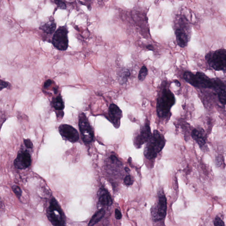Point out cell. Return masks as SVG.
Listing matches in <instances>:
<instances>
[{
    "label": "cell",
    "instance_id": "obj_31",
    "mask_svg": "<svg viewBox=\"0 0 226 226\" xmlns=\"http://www.w3.org/2000/svg\"><path fill=\"white\" fill-rule=\"evenodd\" d=\"M175 84H176V85L178 86V87H179V86H180V83L179 82V81H175Z\"/></svg>",
    "mask_w": 226,
    "mask_h": 226
},
{
    "label": "cell",
    "instance_id": "obj_3",
    "mask_svg": "<svg viewBox=\"0 0 226 226\" xmlns=\"http://www.w3.org/2000/svg\"><path fill=\"white\" fill-rule=\"evenodd\" d=\"M165 142L164 136L158 130L154 131L152 137L145 148L144 151L145 157L149 160L156 158L165 147Z\"/></svg>",
    "mask_w": 226,
    "mask_h": 226
},
{
    "label": "cell",
    "instance_id": "obj_13",
    "mask_svg": "<svg viewBox=\"0 0 226 226\" xmlns=\"http://www.w3.org/2000/svg\"><path fill=\"white\" fill-rule=\"evenodd\" d=\"M152 136L151 129L148 122H146L145 125L141 128L139 133L135 139V145L137 147H141V146L149 141Z\"/></svg>",
    "mask_w": 226,
    "mask_h": 226
},
{
    "label": "cell",
    "instance_id": "obj_2",
    "mask_svg": "<svg viewBox=\"0 0 226 226\" xmlns=\"http://www.w3.org/2000/svg\"><path fill=\"white\" fill-rule=\"evenodd\" d=\"M175 103V96L168 87H165L161 91L157 100V110L158 116L162 119H169L171 110Z\"/></svg>",
    "mask_w": 226,
    "mask_h": 226
},
{
    "label": "cell",
    "instance_id": "obj_5",
    "mask_svg": "<svg viewBox=\"0 0 226 226\" xmlns=\"http://www.w3.org/2000/svg\"><path fill=\"white\" fill-rule=\"evenodd\" d=\"M208 65L216 71L226 72V50L220 49L209 52L205 56Z\"/></svg>",
    "mask_w": 226,
    "mask_h": 226
},
{
    "label": "cell",
    "instance_id": "obj_4",
    "mask_svg": "<svg viewBox=\"0 0 226 226\" xmlns=\"http://www.w3.org/2000/svg\"><path fill=\"white\" fill-rule=\"evenodd\" d=\"M183 78L186 82L195 88L212 89V79L210 78L203 72H197L194 74L191 72H185Z\"/></svg>",
    "mask_w": 226,
    "mask_h": 226
},
{
    "label": "cell",
    "instance_id": "obj_19",
    "mask_svg": "<svg viewBox=\"0 0 226 226\" xmlns=\"http://www.w3.org/2000/svg\"><path fill=\"white\" fill-rule=\"evenodd\" d=\"M53 107L57 110H62L64 109V103L60 95L54 98L52 100Z\"/></svg>",
    "mask_w": 226,
    "mask_h": 226
},
{
    "label": "cell",
    "instance_id": "obj_7",
    "mask_svg": "<svg viewBox=\"0 0 226 226\" xmlns=\"http://www.w3.org/2000/svg\"><path fill=\"white\" fill-rule=\"evenodd\" d=\"M67 28L65 26L60 27L55 31L52 38V44L60 50H66L68 47Z\"/></svg>",
    "mask_w": 226,
    "mask_h": 226
},
{
    "label": "cell",
    "instance_id": "obj_10",
    "mask_svg": "<svg viewBox=\"0 0 226 226\" xmlns=\"http://www.w3.org/2000/svg\"><path fill=\"white\" fill-rule=\"evenodd\" d=\"M212 89L216 93L220 103L226 105V80L215 78L212 79Z\"/></svg>",
    "mask_w": 226,
    "mask_h": 226
},
{
    "label": "cell",
    "instance_id": "obj_29",
    "mask_svg": "<svg viewBox=\"0 0 226 226\" xmlns=\"http://www.w3.org/2000/svg\"><path fill=\"white\" fill-rule=\"evenodd\" d=\"M53 81L51 80H48L45 82L44 84V87L45 89H48L50 86L52 85Z\"/></svg>",
    "mask_w": 226,
    "mask_h": 226
},
{
    "label": "cell",
    "instance_id": "obj_12",
    "mask_svg": "<svg viewBox=\"0 0 226 226\" xmlns=\"http://www.w3.org/2000/svg\"><path fill=\"white\" fill-rule=\"evenodd\" d=\"M31 155L27 151L19 152L17 158L14 161V165L17 169H25L31 165Z\"/></svg>",
    "mask_w": 226,
    "mask_h": 226
},
{
    "label": "cell",
    "instance_id": "obj_14",
    "mask_svg": "<svg viewBox=\"0 0 226 226\" xmlns=\"http://www.w3.org/2000/svg\"><path fill=\"white\" fill-rule=\"evenodd\" d=\"M108 117L114 126L119 127L121 119L122 117V112L118 106L113 103L110 104L108 109Z\"/></svg>",
    "mask_w": 226,
    "mask_h": 226
},
{
    "label": "cell",
    "instance_id": "obj_20",
    "mask_svg": "<svg viewBox=\"0 0 226 226\" xmlns=\"http://www.w3.org/2000/svg\"><path fill=\"white\" fill-rule=\"evenodd\" d=\"M148 69L145 66H143L140 70L139 73L138 78L139 80L143 81L145 79L148 74Z\"/></svg>",
    "mask_w": 226,
    "mask_h": 226
},
{
    "label": "cell",
    "instance_id": "obj_11",
    "mask_svg": "<svg viewBox=\"0 0 226 226\" xmlns=\"http://www.w3.org/2000/svg\"><path fill=\"white\" fill-rule=\"evenodd\" d=\"M58 129L61 136L66 140L72 143L76 142L79 140L78 132L71 125L62 124L60 125Z\"/></svg>",
    "mask_w": 226,
    "mask_h": 226
},
{
    "label": "cell",
    "instance_id": "obj_18",
    "mask_svg": "<svg viewBox=\"0 0 226 226\" xmlns=\"http://www.w3.org/2000/svg\"><path fill=\"white\" fill-rule=\"evenodd\" d=\"M105 214V211L104 210V209L102 208V209L99 210L92 217V219L89 221V225H95V224H97L103 218Z\"/></svg>",
    "mask_w": 226,
    "mask_h": 226
},
{
    "label": "cell",
    "instance_id": "obj_25",
    "mask_svg": "<svg viewBox=\"0 0 226 226\" xmlns=\"http://www.w3.org/2000/svg\"><path fill=\"white\" fill-rule=\"evenodd\" d=\"M124 182L125 185L129 186V185H132L133 183V181L130 175H127L125 178Z\"/></svg>",
    "mask_w": 226,
    "mask_h": 226
},
{
    "label": "cell",
    "instance_id": "obj_30",
    "mask_svg": "<svg viewBox=\"0 0 226 226\" xmlns=\"http://www.w3.org/2000/svg\"><path fill=\"white\" fill-rule=\"evenodd\" d=\"M146 47L149 50H153V46H152V45H151L147 46Z\"/></svg>",
    "mask_w": 226,
    "mask_h": 226
},
{
    "label": "cell",
    "instance_id": "obj_6",
    "mask_svg": "<svg viewBox=\"0 0 226 226\" xmlns=\"http://www.w3.org/2000/svg\"><path fill=\"white\" fill-rule=\"evenodd\" d=\"M46 216L50 223L54 226H63L65 219L63 212L58 202L54 197L51 199L46 210Z\"/></svg>",
    "mask_w": 226,
    "mask_h": 226
},
{
    "label": "cell",
    "instance_id": "obj_32",
    "mask_svg": "<svg viewBox=\"0 0 226 226\" xmlns=\"http://www.w3.org/2000/svg\"><path fill=\"white\" fill-rule=\"evenodd\" d=\"M125 171H127V172H128V171H129V168H125Z\"/></svg>",
    "mask_w": 226,
    "mask_h": 226
},
{
    "label": "cell",
    "instance_id": "obj_22",
    "mask_svg": "<svg viewBox=\"0 0 226 226\" xmlns=\"http://www.w3.org/2000/svg\"><path fill=\"white\" fill-rule=\"evenodd\" d=\"M12 188L17 197L19 199L21 198V196L22 195V190L21 188L17 185H13L12 187Z\"/></svg>",
    "mask_w": 226,
    "mask_h": 226
},
{
    "label": "cell",
    "instance_id": "obj_9",
    "mask_svg": "<svg viewBox=\"0 0 226 226\" xmlns=\"http://www.w3.org/2000/svg\"><path fill=\"white\" fill-rule=\"evenodd\" d=\"M167 208V199L164 192H160L157 202L151 210L152 217L155 221L163 219L166 215Z\"/></svg>",
    "mask_w": 226,
    "mask_h": 226
},
{
    "label": "cell",
    "instance_id": "obj_27",
    "mask_svg": "<svg viewBox=\"0 0 226 226\" xmlns=\"http://www.w3.org/2000/svg\"><path fill=\"white\" fill-rule=\"evenodd\" d=\"M10 86V84L7 82L1 80V90H2L3 89L8 88Z\"/></svg>",
    "mask_w": 226,
    "mask_h": 226
},
{
    "label": "cell",
    "instance_id": "obj_8",
    "mask_svg": "<svg viewBox=\"0 0 226 226\" xmlns=\"http://www.w3.org/2000/svg\"><path fill=\"white\" fill-rule=\"evenodd\" d=\"M79 127L83 141L86 144L92 142L94 139V133L89 120L84 113H81L79 115Z\"/></svg>",
    "mask_w": 226,
    "mask_h": 226
},
{
    "label": "cell",
    "instance_id": "obj_21",
    "mask_svg": "<svg viewBox=\"0 0 226 226\" xmlns=\"http://www.w3.org/2000/svg\"><path fill=\"white\" fill-rule=\"evenodd\" d=\"M129 76H130V72L128 70H125L124 71L122 72L120 76L121 82L122 83H126Z\"/></svg>",
    "mask_w": 226,
    "mask_h": 226
},
{
    "label": "cell",
    "instance_id": "obj_23",
    "mask_svg": "<svg viewBox=\"0 0 226 226\" xmlns=\"http://www.w3.org/2000/svg\"><path fill=\"white\" fill-rule=\"evenodd\" d=\"M54 2L57 6V7L62 10H65L66 8L65 4L62 0H53Z\"/></svg>",
    "mask_w": 226,
    "mask_h": 226
},
{
    "label": "cell",
    "instance_id": "obj_16",
    "mask_svg": "<svg viewBox=\"0 0 226 226\" xmlns=\"http://www.w3.org/2000/svg\"><path fill=\"white\" fill-rule=\"evenodd\" d=\"M98 205L101 207L110 206L112 204V200L109 192L104 188H101L98 192Z\"/></svg>",
    "mask_w": 226,
    "mask_h": 226
},
{
    "label": "cell",
    "instance_id": "obj_1",
    "mask_svg": "<svg viewBox=\"0 0 226 226\" xmlns=\"http://www.w3.org/2000/svg\"><path fill=\"white\" fill-rule=\"evenodd\" d=\"M173 25L177 44L182 48L186 47L190 40L191 32V26L187 17L182 14H176Z\"/></svg>",
    "mask_w": 226,
    "mask_h": 226
},
{
    "label": "cell",
    "instance_id": "obj_17",
    "mask_svg": "<svg viewBox=\"0 0 226 226\" xmlns=\"http://www.w3.org/2000/svg\"><path fill=\"white\" fill-rule=\"evenodd\" d=\"M56 28V24L54 19L42 24L40 27V29L42 30V31L48 34H53L55 31Z\"/></svg>",
    "mask_w": 226,
    "mask_h": 226
},
{
    "label": "cell",
    "instance_id": "obj_24",
    "mask_svg": "<svg viewBox=\"0 0 226 226\" xmlns=\"http://www.w3.org/2000/svg\"><path fill=\"white\" fill-rule=\"evenodd\" d=\"M214 224L215 226H216L225 225L224 222L220 218L219 216H216L215 218V219L214 220Z\"/></svg>",
    "mask_w": 226,
    "mask_h": 226
},
{
    "label": "cell",
    "instance_id": "obj_28",
    "mask_svg": "<svg viewBox=\"0 0 226 226\" xmlns=\"http://www.w3.org/2000/svg\"><path fill=\"white\" fill-rule=\"evenodd\" d=\"M115 218L117 220H120L122 217V215L120 211L117 209H115Z\"/></svg>",
    "mask_w": 226,
    "mask_h": 226
},
{
    "label": "cell",
    "instance_id": "obj_26",
    "mask_svg": "<svg viewBox=\"0 0 226 226\" xmlns=\"http://www.w3.org/2000/svg\"><path fill=\"white\" fill-rule=\"evenodd\" d=\"M24 144L26 147L28 148V149H31L33 148V143L29 139H24Z\"/></svg>",
    "mask_w": 226,
    "mask_h": 226
},
{
    "label": "cell",
    "instance_id": "obj_15",
    "mask_svg": "<svg viewBox=\"0 0 226 226\" xmlns=\"http://www.w3.org/2000/svg\"><path fill=\"white\" fill-rule=\"evenodd\" d=\"M191 137L198 144L201 148L205 147L206 143V137L204 131L202 128L194 129L191 132Z\"/></svg>",
    "mask_w": 226,
    "mask_h": 226
}]
</instances>
